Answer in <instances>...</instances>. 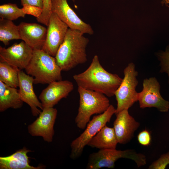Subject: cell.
<instances>
[{
    "instance_id": "6da1fadb",
    "label": "cell",
    "mask_w": 169,
    "mask_h": 169,
    "mask_svg": "<svg viewBox=\"0 0 169 169\" xmlns=\"http://www.w3.org/2000/svg\"><path fill=\"white\" fill-rule=\"evenodd\" d=\"M73 78L78 87L102 93L108 97L115 95L122 79L117 74L106 71L95 55L88 68Z\"/></svg>"
},
{
    "instance_id": "7a4b0ae2",
    "label": "cell",
    "mask_w": 169,
    "mask_h": 169,
    "mask_svg": "<svg viewBox=\"0 0 169 169\" xmlns=\"http://www.w3.org/2000/svg\"><path fill=\"white\" fill-rule=\"evenodd\" d=\"M80 31L69 28L55 57L62 71H68L87 61L86 49L88 38Z\"/></svg>"
},
{
    "instance_id": "3957f363",
    "label": "cell",
    "mask_w": 169,
    "mask_h": 169,
    "mask_svg": "<svg viewBox=\"0 0 169 169\" xmlns=\"http://www.w3.org/2000/svg\"><path fill=\"white\" fill-rule=\"evenodd\" d=\"M25 70L33 77L34 84H49L62 80V70L55 57L42 49H33L32 57Z\"/></svg>"
},
{
    "instance_id": "277c9868",
    "label": "cell",
    "mask_w": 169,
    "mask_h": 169,
    "mask_svg": "<svg viewBox=\"0 0 169 169\" xmlns=\"http://www.w3.org/2000/svg\"><path fill=\"white\" fill-rule=\"evenodd\" d=\"M79 96L78 113L75 119L77 127L84 129L94 114L105 112L110 105L109 99L102 93L78 87Z\"/></svg>"
},
{
    "instance_id": "5b68a950",
    "label": "cell",
    "mask_w": 169,
    "mask_h": 169,
    "mask_svg": "<svg viewBox=\"0 0 169 169\" xmlns=\"http://www.w3.org/2000/svg\"><path fill=\"white\" fill-rule=\"evenodd\" d=\"M121 158L133 160L138 167L146 164L145 156L142 153H137L134 150H121L116 149H100L98 152L90 154L86 168L99 169L103 167L113 168L115 167L116 161Z\"/></svg>"
},
{
    "instance_id": "8992f818",
    "label": "cell",
    "mask_w": 169,
    "mask_h": 169,
    "mask_svg": "<svg viewBox=\"0 0 169 169\" xmlns=\"http://www.w3.org/2000/svg\"><path fill=\"white\" fill-rule=\"evenodd\" d=\"M115 111L116 109L110 105L105 112L93 116L87 124L83 133L72 141L70 144V158L75 159L81 155L85 146L107 123L110 122Z\"/></svg>"
},
{
    "instance_id": "52a82bcc",
    "label": "cell",
    "mask_w": 169,
    "mask_h": 169,
    "mask_svg": "<svg viewBox=\"0 0 169 169\" xmlns=\"http://www.w3.org/2000/svg\"><path fill=\"white\" fill-rule=\"evenodd\" d=\"M124 77L115 95L117 102L115 114L124 110H128L138 101V92L136 90L138 81V72L135 64L130 63L123 71Z\"/></svg>"
},
{
    "instance_id": "ba28073f",
    "label": "cell",
    "mask_w": 169,
    "mask_h": 169,
    "mask_svg": "<svg viewBox=\"0 0 169 169\" xmlns=\"http://www.w3.org/2000/svg\"><path fill=\"white\" fill-rule=\"evenodd\" d=\"M160 85L155 77L144 79L143 89L138 92V101L141 109L154 107L161 112H167L169 102L164 99L160 93Z\"/></svg>"
},
{
    "instance_id": "9c48e42d",
    "label": "cell",
    "mask_w": 169,
    "mask_h": 169,
    "mask_svg": "<svg viewBox=\"0 0 169 169\" xmlns=\"http://www.w3.org/2000/svg\"><path fill=\"white\" fill-rule=\"evenodd\" d=\"M68 28L55 13L52 12L47 28L45 41L42 49L55 57L64 39Z\"/></svg>"
},
{
    "instance_id": "30bf717a",
    "label": "cell",
    "mask_w": 169,
    "mask_h": 169,
    "mask_svg": "<svg viewBox=\"0 0 169 169\" xmlns=\"http://www.w3.org/2000/svg\"><path fill=\"white\" fill-rule=\"evenodd\" d=\"M33 50L23 41L7 48L0 46V60L20 69H25L32 57Z\"/></svg>"
},
{
    "instance_id": "8fae6325",
    "label": "cell",
    "mask_w": 169,
    "mask_h": 169,
    "mask_svg": "<svg viewBox=\"0 0 169 169\" xmlns=\"http://www.w3.org/2000/svg\"><path fill=\"white\" fill-rule=\"evenodd\" d=\"M51 10L69 27L84 33L93 34L90 25L82 20L69 5L67 0H51Z\"/></svg>"
},
{
    "instance_id": "7c38bea8",
    "label": "cell",
    "mask_w": 169,
    "mask_h": 169,
    "mask_svg": "<svg viewBox=\"0 0 169 169\" xmlns=\"http://www.w3.org/2000/svg\"><path fill=\"white\" fill-rule=\"evenodd\" d=\"M57 114L56 108H44L38 117L28 126L29 133L33 136H42L49 143L51 142L54 134V127Z\"/></svg>"
},
{
    "instance_id": "4fadbf2b",
    "label": "cell",
    "mask_w": 169,
    "mask_h": 169,
    "mask_svg": "<svg viewBox=\"0 0 169 169\" xmlns=\"http://www.w3.org/2000/svg\"><path fill=\"white\" fill-rule=\"evenodd\" d=\"M74 88L73 83L67 80L55 81L49 84L39 97L43 109L53 107L61 99L66 98Z\"/></svg>"
},
{
    "instance_id": "5bb4252c",
    "label": "cell",
    "mask_w": 169,
    "mask_h": 169,
    "mask_svg": "<svg viewBox=\"0 0 169 169\" xmlns=\"http://www.w3.org/2000/svg\"><path fill=\"white\" fill-rule=\"evenodd\" d=\"M116 115L113 128L118 143L126 144L133 138L140 124L130 115L128 110H122Z\"/></svg>"
},
{
    "instance_id": "9a60e30c",
    "label": "cell",
    "mask_w": 169,
    "mask_h": 169,
    "mask_svg": "<svg viewBox=\"0 0 169 169\" xmlns=\"http://www.w3.org/2000/svg\"><path fill=\"white\" fill-rule=\"evenodd\" d=\"M19 89L18 92L21 100L30 107L32 113L34 116L39 115L43 107L35 94L33 87V77L26 74L20 69L18 74Z\"/></svg>"
},
{
    "instance_id": "2e32d148",
    "label": "cell",
    "mask_w": 169,
    "mask_h": 169,
    "mask_svg": "<svg viewBox=\"0 0 169 169\" xmlns=\"http://www.w3.org/2000/svg\"><path fill=\"white\" fill-rule=\"evenodd\" d=\"M18 26L21 39L33 49H42L47 28L36 23L21 22Z\"/></svg>"
},
{
    "instance_id": "e0dca14e",
    "label": "cell",
    "mask_w": 169,
    "mask_h": 169,
    "mask_svg": "<svg viewBox=\"0 0 169 169\" xmlns=\"http://www.w3.org/2000/svg\"><path fill=\"white\" fill-rule=\"evenodd\" d=\"M31 151L24 147L9 156L0 157V169H40L43 168L42 166L34 167L30 165L27 154Z\"/></svg>"
},
{
    "instance_id": "ac0fdd59",
    "label": "cell",
    "mask_w": 169,
    "mask_h": 169,
    "mask_svg": "<svg viewBox=\"0 0 169 169\" xmlns=\"http://www.w3.org/2000/svg\"><path fill=\"white\" fill-rule=\"evenodd\" d=\"M16 88L9 86L0 80V111H5L9 108L17 109L23 105Z\"/></svg>"
},
{
    "instance_id": "d6986e66",
    "label": "cell",
    "mask_w": 169,
    "mask_h": 169,
    "mask_svg": "<svg viewBox=\"0 0 169 169\" xmlns=\"http://www.w3.org/2000/svg\"><path fill=\"white\" fill-rule=\"evenodd\" d=\"M118 143L113 128L105 125L91 139L87 145L100 150L116 149Z\"/></svg>"
},
{
    "instance_id": "ffe728a7",
    "label": "cell",
    "mask_w": 169,
    "mask_h": 169,
    "mask_svg": "<svg viewBox=\"0 0 169 169\" xmlns=\"http://www.w3.org/2000/svg\"><path fill=\"white\" fill-rule=\"evenodd\" d=\"M20 69L5 62L0 61V80L9 86L17 88Z\"/></svg>"
},
{
    "instance_id": "44dd1931",
    "label": "cell",
    "mask_w": 169,
    "mask_h": 169,
    "mask_svg": "<svg viewBox=\"0 0 169 169\" xmlns=\"http://www.w3.org/2000/svg\"><path fill=\"white\" fill-rule=\"evenodd\" d=\"M21 39L18 26L11 20L0 19V40L5 45L13 39Z\"/></svg>"
},
{
    "instance_id": "7402d4cb",
    "label": "cell",
    "mask_w": 169,
    "mask_h": 169,
    "mask_svg": "<svg viewBox=\"0 0 169 169\" xmlns=\"http://www.w3.org/2000/svg\"><path fill=\"white\" fill-rule=\"evenodd\" d=\"M26 14L17 4L8 3L0 6V17L1 18L14 20L19 17L24 18Z\"/></svg>"
},
{
    "instance_id": "603a6c76",
    "label": "cell",
    "mask_w": 169,
    "mask_h": 169,
    "mask_svg": "<svg viewBox=\"0 0 169 169\" xmlns=\"http://www.w3.org/2000/svg\"><path fill=\"white\" fill-rule=\"evenodd\" d=\"M156 55L160 61L161 69L160 72L167 74L169 85V44L166 47L165 51H159L156 53Z\"/></svg>"
},
{
    "instance_id": "cb8c5ba5",
    "label": "cell",
    "mask_w": 169,
    "mask_h": 169,
    "mask_svg": "<svg viewBox=\"0 0 169 169\" xmlns=\"http://www.w3.org/2000/svg\"><path fill=\"white\" fill-rule=\"evenodd\" d=\"M51 0H43V11L41 15L36 18L37 21L48 27L51 10Z\"/></svg>"
},
{
    "instance_id": "d4e9b609",
    "label": "cell",
    "mask_w": 169,
    "mask_h": 169,
    "mask_svg": "<svg viewBox=\"0 0 169 169\" xmlns=\"http://www.w3.org/2000/svg\"><path fill=\"white\" fill-rule=\"evenodd\" d=\"M169 165V151L161 156L149 166V169H164Z\"/></svg>"
},
{
    "instance_id": "484cf974",
    "label": "cell",
    "mask_w": 169,
    "mask_h": 169,
    "mask_svg": "<svg viewBox=\"0 0 169 169\" xmlns=\"http://www.w3.org/2000/svg\"><path fill=\"white\" fill-rule=\"evenodd\" d=\"M22 8L23 12L26 14L33 15L36 18H38L41 14L43 9L33 5L24 4Z\"/></svg>"
},
{
    "instance_id": "4316f807",
    "label": "cell",
    "mask_w": 169,
    "mask_h": 169,
    "mask_svg": "<svg viewBox=\"0 0 169 169\" xmlns=\"http://www.w3.org/2000/svg\"><path fill=\"white\" fill-rule=\"evenodd\" d=\"M139 143L143 146H148L150 144L151 138L150 132L146 130H143L139 133L137 136Z\"/></svg>"
},
{
    "instance_id": "83f0119b",
    "label": "cell",
    "mask_w": 169,
    "mask_h": 169,
    "mask_svg": "<svg viewBox=\"0 0 169 169\" xmlns=\"http://www.w3.org/2000/svg\"><path fill=\"white\" fill-rule=\"evenodd\" d=\"M21 2L23 6L24 4H28L43 8V0H21Z\"/></svg>"
},
{
    "instance_id": "f1b7e54d",
    "label": "cell",
    "mask_w": 169,
    "mask_h": 169,
    "mask_svg": "<svg viewBox=\"0 0 169 169\" xmlns=\"http://www.w3.org/2000/svg\"><path fill=\"white\" fill-rule=\"evenodd\" d=\"M161 3L162 5L165 4L166 6L169 8V0H162Z\"/></svg>"
},
{
    "instance_id": "f546056e",
    "label": "cell",
    "mask_w": 169,
    "mask_h": 169,
    "mask_svg": "<svg viewBox=\"0 0 169 169\" xmlns=\"http://www.w3.org/2000/svg\"><path fill=\"white\" fill-rule=\"evenodd\" d=\"M72 0L74 2L75 1V0Z\"/></svg>"
}]
</instances>
